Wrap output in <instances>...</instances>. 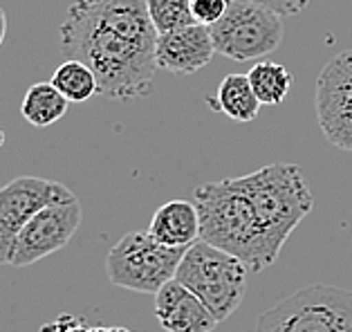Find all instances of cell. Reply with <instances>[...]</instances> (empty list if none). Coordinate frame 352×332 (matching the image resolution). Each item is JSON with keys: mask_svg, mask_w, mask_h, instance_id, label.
Returning a JSON list of instances; mask_svg holds the SVG:
<instances>
[{"mask_svg": "<svg viewBox=\"0 0 352 332\" xmlns=\"http://www.w3.org/2000/svg\"><path fill=\"white\" fill-rule=\"evenodd\" d=\"M193 202L200 214V241L234 254L249 272L270 267L314 207L303 171L283 162L249 175L204 182Z\"/></svg>", "mask_w": 352, "mask_h": 332, "instance_id": "obj_1", "label": "cell"}, {"mask_svg": "<svg viewBox=\"0 0 352 332\" xmlns=\"http://www.w3.org/2000/svg\"><path fill=\"white\" fill-rule=\"evenodd\" d=\"M58 34L61 52L94 72L101 97L135 101L151 95L160 34L148 0H74Z\"/></svg>", "mask_w": 352, "mask_h": 332, "instance_id": "obj_2", "label": "cell"}, {"mask_svg": "<svg viewBox=\"0 0 352 332\" xmlns=\"http://www.w3.org/2000/svg\"><path fill=\"white\" fill-rule=\"evenodd\" d=\"M247 272L234 254L197 241L186 250L175 280L191 289L218 321H225L245 299Z\"/></svg>", "mask_w": 352, "mask_h": 332, "instance_id": "obj_3", "label": "cell"}, {"mask_svg": "<svg viewBox=\"0 0 352 332\" xmlns=\"http://www.w3.org/2000/svg\"><path fill=\"white\" fill-rule=\"evenodd\" d=\"M254 332H352V289L300 287L263 312Z\"/></svg>", "mask_w": 352, "mask_h": 332, "instance_id": "obj_4", "label": "cell"}, {"mask_svg": "<svg viewBox=\"0 0 352 332\" xmlns=\"http://www.w3.org/2000/svg\"><path fill=\"white\" fill-rule=\"evenodd\" d=\"M186 250L160 243L148 232H131L108 252L106 274L117 287L157 294L175 278Z\"/></svg>", "mask_w": 352, "mask_h": 332, "instance_id": "obj_5", "label": "cell"}, {"mask_svg": "<svg viewBox=\"0 0 352 332\" xmlns=\"http://www.w3.org/2000/svg\"><path fill=\"white\" fill-rule=\"evenodd\" d=\"M283 34V16L243 0H231L227 14L211 27L216 52L236 63L272 54L280 45Z\"/></svg>", "mask_w": 352, "mask_h": 332, "instance_id": "obj_6", "label": "cell"}, {"mask_svg": "<svg viewBox=\"0 0 352 332\" xmlns=\"http://www.w3.org/2000/svg\"><path fill=\"white\" fill-rule=\"evenodd\" d=\"M74 198L76 195L67 186L34 175L14 177L12 182L0 186V265L10 263L16 238L41 209L52 202Z\"/></svg>", "mask_w": 352, "mask_h": 332, "instance_id": "obj_7", "label": "cell"}, {"mask_svg": "<svg viewBox=\"0 0 352 332\" xmlns=\"http://www.w3.org/2000/svg\"><path fill=\"white\" fill-rule=\"evenodd\" d=\"M314 106L325 140L352 151V49L330 58L316 76Z\"/></svg>", "mask_w": 352, "mask_h": 332, "instance_id": "obj_8", "label": "cell"}, {"mask_svg": "<svg viewBox=\"0 0 352 332\" xmlns=\"http://www.w3.org/2000/svg\"><path fill=\"white\" fill-rule=\"evenodd\" d=\"M81 218L83 209L79 198L47 204L23 227V232L12 247L7 265L28 267L32 263L43 261L45 256H52L54 252L63 250L74 238L76 229L81 227Z\"/></svg>", "mask_w": 352, "mask_h": 332, "instance_id": "obj_9", "label": "cell"}, {"mask_svg": "<svg viewBox=\"0 0 352 332\" xmlns=\"http://www.w3.org/2000/svg\"><path fill=\"white\" fill-rule=\"evenodd\" d=\"M216 45L211 38V27L188 25L184 30L160 34L155 43V61L160 70L170 74H193L211 63Z\"/></svg>", "mask_w": 352, "mask_h": 332, "instance_id": "obj_10", "label": "cell"}, {"mask_svg": "<svg viewBox=\"0 0 352 332\" xmlns=\"http://www.w3.org/2000/svg\"><path fill=\"white\" fill-rule=\"evenodd\" d=\"M155 317L166 332H213L220 323L207 305L175 278L155 294Z\"/></svg>", "mask_w": 352, "mask_h": 332, "instance_id": "obj_11", "label": "cell"}, {"mask_svg": "<svg viewBox=\"0 0 352 332\" xmlns=\"http://www.w3.org/2000/svg\"><path fill=\"white\" fill-rule=\"evenodd\" d=\"M148 234L168 247H191L200 241V214L195 202L168 200L153 214Z\"/></svg>", "mask_w": 352, "mask_h": 332, "instance_id": "obj_12", "label": "cell"}, {"mask_svg": "<svg viewBox=\"0 0 352 332\" xmlns=\"http://www.w3.org/2000/svg\"><path fill=\"white\" fill-rule=\"evenodd\" d=\"M207 104L213 110H220L229 119H234V122H243V124L254 122L263 106L258 97H256L247 74H227L220 81L216 97L207 99Z\"/></svg>", "mask_w": 352, "mask_h": 332, "instance_id": "obj_13", "label": "cell"}, {"mask_svg": "<svg viewBox=\"0 0 352 332\" xmlns=\"http://www.w3.org/2000/svg\"><path fill=\"white\" fill-rule=\"evenodd\" d=\"M67 101L61 92L56 90L52 81L50 83H34L28 88L21 104V113L32 126L45 129V126L56 124L67 113Z\"/></svg>", "mask_w": 352, "mask_h": 332, "instance_id": "obj_14", "label": "cell"}, {"mask_svg": "<svg viewBox=\"0 0 352 332\" xmlns=\"http://www.w3.org/2000/svg\"><path fill=\"white\" fill-rule=\"evenodd\" d=\"M249 83L263 106H280L292 90V72L285 65L274 61H261L247 72Z\"/></svg>", "mask_w": 352, "mask_h": 332, "instance_id": "obj_15", "label": "cell"}, {"mask_svg": "<svg viewBox=\"0 0 352 332\" xmlns=\"http://www.w3.org/2000/svg\"><path fill=\"white\" fill-rule=\"evenodd\" d=\"M52 83L70 104H81V101H88L94 95H99V81L94 72L85 63L74 61V58H67L56 67L52 74Z\"/></svg>", "mask_w": 352, "mask_h": 332, "instance_id": "obj_16", "label": "cell"}, {"mask_svg": "<svg viewBox=\"0 0 352 332\" xmlns=\"http://www.w3.org/2000/svg\"><path fill=\"white\" fill-rule=\"evenodd\" d=\"M148 16L157 34H170L195 25L191 0H148Z\"/></svg>", "mask_w": 352, "mask_h": 332, "instance_id": "obj_17", "label": "cell"}, {"mask_svg": "<svg viewBox=\"0 0 352 332\" xmlns=\"http://www.w3.org/2000/svg\"><path fill=\"white\" fill-rule=\"evenodd\" d=\"M231 0H191V12L197 25L213 27L227 14Z\"/></svg>", "mask_w": 352, "mask_h": 332, "instance_id": "obj_18", "label": "cell"}, {"mask_svg": "<svg viewBox=\"0 0 352 332\" xmlns=\"http://www.w3.org/2000/svg\"><path fill=\"white\" fill-rule=\"evenodd\" d=\"M243 3H254V5H261V7H267L274 14L278 16H296L300 12L307 10L310 0H243Z\"/></svg>", "mask_w": 352, "mask_h": 332, "instance_id": "obj_19", "label": "cell"}, {"mask_svg": "<svg viewBox=\"0 0 352 332\" xmlns=\"http://www.w3.org/2000/svg\"><path fill=\"white\" fill-rule=\"evenodd\" d=\"M88 330L90 328H85V323L72 317V314H61L58 319L50 321L41 328V332H88Z\"/></svg>", "mask_w": 352, "mask_h": 332, "instance_id": "obj_20", "label": "cell"}, {"mask_svg": "<svg viewBox=\"0 0 352 332\" xmlns=\"http://www.w3.org/2000/svg\"><path fill=\"white\" fill-rule=\"evenodd\" d=\"M5 36H7V14L3 7H0V45L5 43Z\"/></svg>", "mask_w": 352, "mask_h": 332, "instance_id": "obj_21", "label": "cell"}, {"mask_svg": "<svg viewBox=\"0 0 352 332\" xmlns=\"http://www.w3.org/2000/svg\"><path fill=\"white\" fill-rule=\"evenodd\" d=\"M88 332H133V330L122 328V326H110V328H90Z\"/></svg>", "mask_w": 352, "mask_h": 332, "instance_id": "obj_22", "label": "cell"}, {"mask_svg": "<svg viewBox=\"0 0 352 332\" xmlns=\"http://www.w3.org/2000/svg\"><path fill=\"white\" fill-rule=\"evenodd\" d=\"M3 144H5V131H3V126H0V148H3Z\"/></svg>", "mask_w": 352, "mask_h": 332, "instance_id": "obj_23", "label": "cell"}]
</instances>
